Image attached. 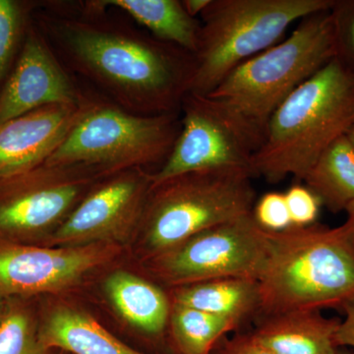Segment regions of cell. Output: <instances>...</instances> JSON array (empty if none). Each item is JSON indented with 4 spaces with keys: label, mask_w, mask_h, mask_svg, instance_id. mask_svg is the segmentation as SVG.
<instances>
[{
    "label": "cell",
    "mask_w": 354,
    "mask_h": 354,
    "mask_svg": "<svg viewBox=\"0 0 354 354\" xmlns=\"http://www.w3.org/2000/svg\"><path fill=\"white\" fill-rule=\"evenodd\" d=\"M86 3L75 13L53 6L41 14L39 31L60 62L128 111L179 113L194 77V55Z\"/></svg>",
    "instance_id": "1"
},
{
    "label": "cell",
    "mask_w": 354,
    "mask_h": 354,
    "mask_svg": "<svg viewBox=\"0 0 354 354\" xmlns=\"http://www.w3.org/2000/svg\"><path fill=\"white\" fill-rule=\"evenodd\" d=\"M270 232L257 279L259 314L337 309L354 297V251L342 225Z\"/></svg>",
    "instance_id": "2"
},
{
    "label": "cell",
    "mask_w": 354,
    "mask_h": 354,
    "mask_svg": "<svg viewBox=\"0 0 354 354\" xmlns=\"http://www.w3.org/2000/svg\"><path fill=\"white\" fill-rule=\"evenodd\" d=\"M330 8L300 20L288 38L239 65L208 95L257 150L274 111L334 59Z\"/></svg>",
    "instance_id": "3"
},
{
    "label": "cell",
    "mask_w": 354,
    "mask_h": 354,
    "mask_svg": "<svg viewBox=\"0 0 354 354\" xmlns=\"http://www.w3.org/2000/svg\"><path fill=\"white\" fill-rule=\"evenodd\" d=\"M354 122V75L337 60L299 86L272 114L251 162L253 177L304 180L317 158Z\"/></svg>",
    "instance_id": "4"
},
{
    "label": "cell",
    "mask_w": 354,
    "mask_h": 354,
    "mask_svg": "<svg viewBox=\"0 0 354 354\" xmlns=\"http://www.w3.org/2000/svg\"><path fill=\"white\" fill-rule=\"evenodd\" d=\"M180 127V111L142 115L102 95L83 92L73 127L46 164L97 165L109 174L162 165Z\"/></svg>",
    "instance_id": "5"
},
{
    "label": "cell",
    "mask_w": 354,
    "mask_h": 354,
    "mask_svg": "<svg viewBox=\"0 0 354 354\" xmlns=\"http://www.w3.org/2000/svg\"><path fill=\"white\" fill-rule=\"evenodd\" d=\"M335 0H212L201 32L189 93L208 95L239 65L281 41L297 21Z\"/></svg>",
    "instance_id": "6"
},
{
    "label": "cell",
    "mask_w": 354,
    "mask_h": 354,
    "mask_svg": "<svg viewBox=\"0 0 354 354\" xmlns=\"http://www.w3.org/2000/svg\"><path fill=\"white\" fill-rule=\"evenodd\" d=\"M245 169L183 174L152 186L139 227L152 257L204 230L253 212L256 191Z\"/></svg>",
    "instance_id": "7"
},
{
    "label": "cell",
    "mask_w": 354,
    "mask_h": 354,
    "mask_svg": "<svg viewBox=\"0 0 354 354\" xmlns=\"http://www.w3.org/2000/svg\"><path fill=\"white\" fill-rule=\"evenodd\" d=\"M109 171L87 164L48 165L0 179V241L55 230Z\"/></svg>",
    "instance_id": "8"
},
{
    "label": "cell",
    "mask_w": 354,
    "mask_h": 354,
    "mask_svg": "<svg viewBox=\"0 0 354 354\" xmlns=\"http://www.w3.org/2000/svg\"><path fill=\"white\" fill-rule=\"evenodd\" d=\"M269 247L270 232L251 213L153 257V269L158 279L174 288L225 278L257 281Z\"/></svg>",
    "instance_id": "9"
},
{
    "label": "cell",
    "mask_w": 354,
    "mask_h": 354,
    "mask_svg": "<svg viewBox=\"0 0 354 354\" xmlns=\"http://www.w3.org/2000/svg\"><path fill=\"white\" fill-rule=\"evenodd\" d=\"M180 122L171 155L152 174V186L190 172L218 169L251 171L257 148L208 95L188 93L181 104Z\"/></svg>",
    "instance_id": "10"
},
{
    "label": "cell",
    "mask_w": 354,
    "mask_h": 354,
    "mask_svg": "<svg viewBox=\"0 0 354 354\" xmlns=\"http://www.w3.org/2000/svg\"><path fill=\"white\" fill-rule=\"evenodd\" d=\"M152 174L134 167L104 177L53 232L51 241L58 245L84 246L127 239L141 223Z\"/></svg>",
    "instance_id": "11"
},
{
    "label": "cell",
    "mask_w": 354,
    "mask_h": 354,
    "mask_svg": "<svg viewBox=\"0 0 354 354\" xmlns=\"http://www.w3.org/2000/svg\"><path fill=\"white\" fill-rule=\"evenodd\" d=\"M115 252L109 243L44 248L0 242V295L6 298L64 290Z\"/></svg>",
    "instance_id": "12"
},
{
    "label": "cell",
    "mask_w": 354,
    "mask_h": 354,
    "mask_svg": "<svg viewBox=\"0 0 354 354\" xmlns=\"http://www.w3.org/2000/svg\"><path fill=\"white\" fill-rule=\"evenodd\" d=\"M82 97L43 32L29 25L12 71L0 88V124L44 106H76Z\"/></svg>",
    "instance_id": "13"
},
{
    "label": "cell",
    "mask_w": 354,
    "mask_h": 354,
    "mask_svg": "<svg viewBox=\"0 0 354 354\" xmlns=\"http://www.w3.org/2000/svg\"><path fill=\"white\" fill-rule=\"evenodd\" d=\"M79 108L80 104H53L0 124V179L46 162L73 127Z\"/></svg>",
    "instance_id": "14"
},
{
    "label": "cell",
    "mask_w": 354,
    "mask_h": 354,
    "mask_svg": "<svg viewBox=\"0 0 354 354\" xmlns=\"http://www.w3.org/2000/svg\"><path fill=\"white\" fill-rule=\"evenodd\" d=\"M252 334L274 354H337L335 334L341 320L317 310L262 317Z\"/></svg>",
    "instance_id": "15"
},
{
    "label": "cell",
    "mask_w": 354,
    "mask_h": 354,
    "mask_svg": "<svg viewBox=\"0 0 354 354\" xmlns=\"http://www.w3.org/2000/svg\"><path fill=\"white\" fill-rule=\"evenodd\" d=\"M99 10L118 9L127 13L156 39L195 55L199 44L201 21L191 17L179 0H90Z\"/></svg>",
    "instance_id": "16"
},
{
    "label": "cell",
    "mask_w": 354,
    "mask_h": 354,
    "mask_svg": "<svg viewBox=\"0 0 354 354\" xmlns=\"http://www.w3.org/2000/svg\"><path fill=\"white\" fill-rule=\"evenodd\" d=\"M44 348L74 354H143L134 351L85 312L57 307L46 316L38 332Z\"/></svg>",
    "instance_id": "17"
},
{
    "label": "cell",
    "mask_w": 354,
    "mask_h": 354,
    "mask_svg": "<svg viewBox=\"0 0 354 354\" xmlns=\"http://www.w3.org/2000/svg\"><path fill=\"white\" fill-rule=\"evenodd\" d=\"M104 290L118 314L146 334H162L171 316V304L162 288L125 271L109 274Z\"/></svg>",
    "instance_id": "18"
},
{
    "label": "cell",
    "mask_w": 354,
    "mask_h": 354,
    "mask_svg": "<svg viewBox=\"0 0 354 354\" xmlns=\"http://www.w3.org/2000/svg\"><path fill=\"white\" fill-rule=\"evenodd\" d=\"M172 304L202 310L241 325L259 314L257 281L225 278L179 286L174 290Z\"/></svg>",
    "instance_id": "19"
},
{
    "label": "cell",
    "mask_w": 354,
    "mask_h": 354,
    "mask_svg": "<svg viewBox=\"0 0 354 354\" xmlns=\"http://www.w3.org/2000/svg\"><path fill=\"white\" fill-rule=\"evenodd\" d=\"M302 181L330 213L346 212L354 202V150L346 135L319 156Z\"/></svg>",
    "instance_id": "20"
},
{
    "label": "cell",
    "mask_w": 354,
    "mask_h": 354,
    "mask_svg": "<svg viewBox=\"0 0 354 354\" xmlns=\"http://www.w3.org/2000/svg\"><path fill=\"white\" fill-rule=\"evenodd\" d=\"M171 334L183 354H209L216 342L239 324L185 305L172 304Z\"/></svg>",
    "instance_id": "21"
},
{
    "label": "cell",
    "mask_w": 354,
    "mask_h": 354,
    "mask_svg": "<svg viewBox=\"0 0 354 354\" xmlns=\"http://www.w3.org/2000/svg\"><path fill=\"white\" fill-rule=\"evenodd\" d=\"M35 6L32 2L0 0V88L19 55Z\"/></svg>",
    "instance_id": "22"
},
{
    "label": "cell",
    "mask_w": 354,
    "mask_h": 354,
    "mask_svg": "<svg viewBox=\"0 0 354 354\" xmlns=\"http://www.w3.org/2000/svg\"><path fill=\"white\" fill-rule=\"evenodd\" d=\"M39 339L31 317L24 310L11 307L0 323V354H48Z\"/></svg>",
    "instance_id": "23"
},
{
    "label": "cell",
    "mask_w": 354,
    "mask_h": 354,
    "mask_svg": "<svg viewBox=\"0 0 354 354\" xmlns=\"http://www.w3.org/2000/svg\"><path fill=\"white\" fill-rule=\"evenodd\" d=\"M330 15L334 26L335 59L354 75V0H335Z\"/></svg>",
    "instance_id": "24"
},
{
    "label": "cell",
    "mask_w": 354,
    "mask_h": 354,
    "mask_svg": "<svg viewBox=\"0 0 354 354\" xmlns=\"http://www.w3.org/2000/svg\"><path fill=\"white\" fill-rule=\"evenodd\" d=\"M256 223L267 232H283L292 227L285 193H266L253 209Z\"/></svg>",
    "instance_id": "25"
},
{
    "label": "cell",
    "mask_w": 354,
    "mask_h": 354,
    "mask_svg": "<svg viewBox=\"0 0 354 354\" xmlns=\"http://www.w3.org/2000/svg\"><path fill=\"white\" fill-rule=\"evenodd\" d=\"M285 196L292 227H304L315 223L321 203L308 188L299 184L291 186Z\"/></svg>",
    "instance_id": "26"
},
{
    "label": "cell",
    "mask_w": 354,
    "mask_h": 354,
    "mask_svg": "<svg viewBox=\"0 0 354 354\" xmlns=\"http://www.w3.org/2000/svg\"><path fill=\"white\" fill-rule=\"evenodd\" d=\"M220 354H274L251 334L237 335L225 341Z\"/></svg>",
    "instance_id": "27"
},
{
    "label": "cell",
    "mask_w": 354,
    "mask_h": 354,
    "mask_svg": "<svg viewBox=\"0 0 354 354\" xmlns=\"http://www.w3.org/2000/svg\"><path fill=\"white\" fill-rule=\"evenodd\" d=\"M342 312L344 319L339 322L335 334V342L339 348L348 346L354 351V297L344 307Z\"/></svg>",
    "instance_id": "28"
},
{
    "label": "cell",
    "mask_w": 354,
    "mask_h": 354,
    "mask_svg": "<svg viewBox=\"0 0 354 354\" xmlns=\"http://www.w3.org/2000/svg\"><path fill=\"white\" fill-rule=\"evenodd\" d=\"M212 0H183L184 8L191 17L197 18L206 10Z\"/></svg>",
    "instance_id": "29"
},
{
    "label": "cell",
    "mask_w": 354,
    "mask_h": 354,
    "mask_svg": "<svg viewBox=\"0 0 354 354\" xmlns=\"http://www.w3.org/2000/svg\"><path fill=\"white\" fill-rule=\"evenodd\" d=\"M346 220L342 223L346 236H348L349 243L353 247L354 251V202L346 209Z\"/></svg>",
    "instance_id": "30"
},
{
    "label": "cell",
    "mask_w": 354,
    "mask_h": 354,
    "mask_svg": "<svg viewBox=\"0 0 354 354\" xmlns=\"http://www.w3.org/2000/svg\"><path fill=\"white\" fill-rule=\"evenodd\" d=\"M4 298L0 295V323H1L2 319H3L4 315L6 313V301H4Z\"/></svg>",
    "instance_id": "31"
},
{
    "label": "cell",
    "mask_w": 354,
    "mask_h": 354,
    "mask_svg": "<svg viewBox=\"0 0 354 354\" xmlns=\"http://www.w3.org/2000/svg\"><path fill=\"white\" fill-rule=\"evenodd\" d=\"M346 138H348L349 143H351V146H353L354 150V122L353 123V125L349 127L348 132H346Z\"/></svg>",
    "instance_id": "32"
},
{
    "label": "cell",
    "mask_w": 354,
    "mask_h": 354,
    "mask_svg": "<svg viewBox=\"0 0 354 354\" xmlns=\"http://www.w3.org/2000/svg\"><path fill=\"white\" fill-rule=\"evenodd\" d=\"M337 354H354L353 351H337Z\"/></svg>",
    "instance_id": "33"
}]
</instances>
